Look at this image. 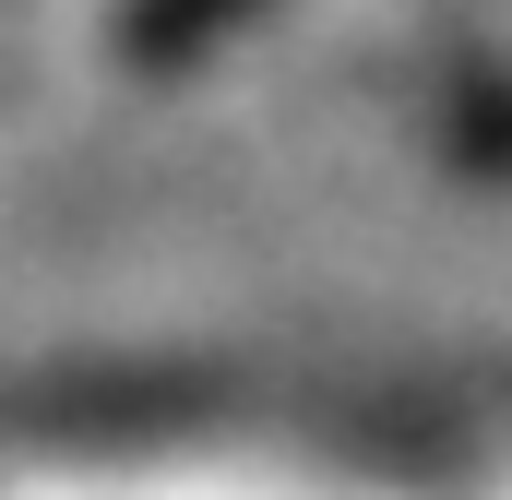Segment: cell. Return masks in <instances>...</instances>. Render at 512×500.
I'll list each match as a JSON object with an SVG mask.
<instances>
[{
    "label": "cell",
    "mask_w": 512,
    "mask_h": 500,
    "mask_svg": "<svg viewBox=\"0 0 512 500\" xmlns=\"http://www.w3.org/2000/svg\"><path fill=\"white\" fill-rule=\"evenodd\" d=\"M251 0H120V48L131 60H191L215 24H239Z\"/></svg>",
    "instance_id": "obj_1"
}]
</instances>
